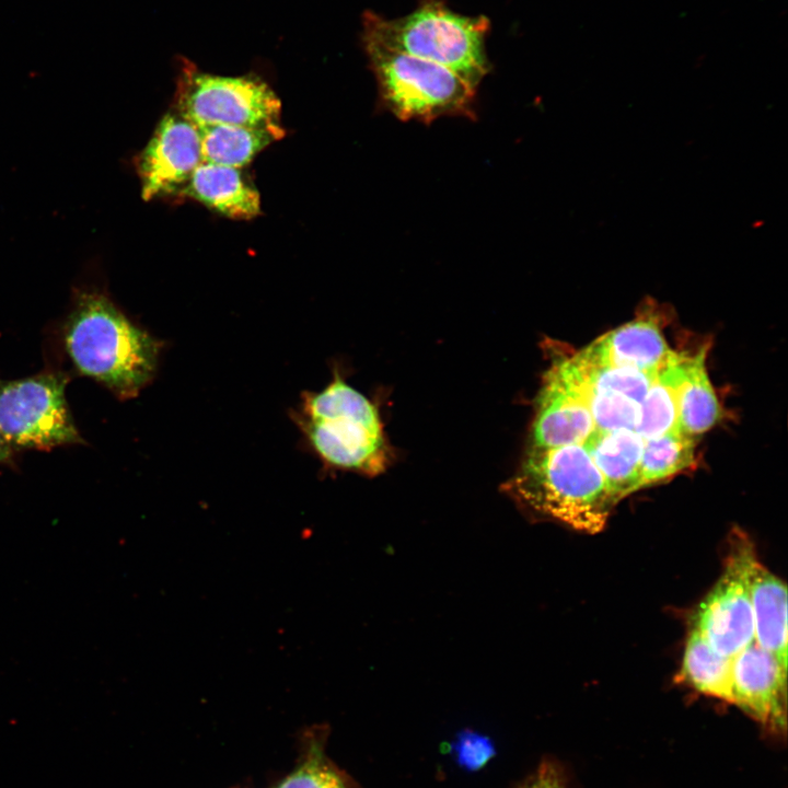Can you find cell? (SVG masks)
Masks as SVG:
<instances>
[{
    "label": "cell",
    "instance_id": "ba28073f",
    "mask_svg": "<svg viewBox=\"0 0 788 788\" xmlns=\"http://www.w3.org/2000/svg\"><path fill=\"white\" fill-rule=\"evenodd\" d=\"M757 560L753 544L735 535L721 576L693 618V628L729 658L754 642L751 582Z\"/></svg>",
    "mask_w": 788,
    "mask_h": 788
},
{
    "label": "cell",
    "instance_id": "277c9868",
    "mask_svg": "<svg viewBox=\"0 0 788 788\" xmlns=\"http://www.w3.org/2000/svg\"><path fill=\"white\" fill-rule=\"evenodd\" d=\"M298 420L327 464L369 475L385 470L387 450L376 407L339 375L323 391L303 396Z\"/></svg>",
    "mask_w": 788,
    "mask_h": 788
},
{
    "label": "cell",
    "instance_id": "ac0fdd59",
    "mask_svg": "<svg viewBox=\"0 0 788 788\" xmlns=\"http://www.w3.org/2000/svg\"><path fill=\"white\" fill-rule=\"evenodd\" d=\"M705 358V349L690 357L677 395V429L694 438L714 427L721 417L720 405L706 370Z\"/></svg>",
    "mask_w": 788,
    "mask_h": 788
},
{
    "label": "cell",
    "instance_id": "4fadbf2b",
    "mask_svg": "<svg viewBox=\"0 0 788 788\" xmlns=\"http://www.w3.org/2000/svg\"><path fill=\"white\" fill-rule=\"evenodd\" d=\"M181 192L232 219H252L260 213L258 192L235 167L201 162Z\"/></svg>",
    "mask_w": 788,
    "mask_h": 788
},
{
    "label": "cell",
    "instance_id": "3957f363",
    "mask_svg": "<svg viewBox=\"0 0 788 788\" xmlns=\"http://www.w3.org/2000/svg\"><path fill=\"white\" fill-rule=\"evenodd\" d=\"M485 16L455 13L438 2H428L397 19L367 12L363 37L389 48L441 65L474 88L489 71Z\"/></svg>",
    "mask_w": 788,
    "mask_h": 788
},
{
    "label": "cell",
    "instance_id": "30bf717a",
    "mask_svg": "<svg viewBox=\"0 0 788 788\" xmlns=\"http://www.w3.org/2000/svg\"><path fill=\"white\" fill-rule=\"evenodd\" d=\"M733 704L775 732L787 726V669L756 642L732 658Z\"/></svg>",
    "mask_w": 788,
    "mask_h": 788
},
{
    "label": "cell",
    "instance_id": "52a82bcc",
    "mask_svg": "<svg viewBox=\"0 0 788 788\" xmlns=\"http://www.w3.org/2000/svg\"><path fill=\"white\" fill-rule=\"evenodd\" d=\"M67 383L55 372L0 379V433L14 450L83 443L66 401Z\"/></svg>",
    "mask_w": 788,
    "mask_h": 788
},
{
    "label": "cell",
    "instance_id": "cb8c5ba5",
    "mask_svg": "<svg viewBox=\"0 0 788 788\" xmlns=\"http://www.w3.org/2000/svg\"><path fill=\"white\" fill-rule=\"evenodd\" d=\"M453 750L456 762L470 770L479 769L495 754L490 740L474 732L461 734L454 742Z\"/></svg>",
    "mask_w": 788,
    "mask_h": 788
},
{
    "label": "cell",
    "instance_id": "8992f818",
    "mask_svg": "<svg viewBox=\"0 0 788 788\" xmlns=\"http://www.w3.org/2000/svg\"><path fill=\"white\" fill-rule=\"evenodd\" d=\"M175 103L177 114L197 127L279 123L281 109L278 96L260 78L207 73L185 58L179 62Z\"/></svg>",
    "mask_w": 788,
    "mask_h": 788
},
{
    "label": "cell",
    "instance_id": "7a4b0ae2",
    "mask_svg": "<svg viewBox=\"0 0 788 788\" xmlns=\"http://www.w3.org/2000/svg\"><path fill=\"white\" fill-rule=\"evenodd\" d=\"M509 490L533 510L577 531H602L615 507L583 444L529 447Z\"/></svg>",
    "mask_w": 788,
    "mask_h": 788
},
{
    "label": "cell",
    "instance_id": "ffe728a7",
    "mask_svg": "<svg viewBox=\"0 0 788 788\" xmlns=\"http://www.w3.org/2000/svg\"><path fill=\"white\" fill-rule=\"evenodd\" d=\"M696 438L679 429L644 439L640 489L686 470L694 462Z\"/></svg>",
    "mask_w": 788,
    "mask_h": 788
},
{
    "label": "cell",
    "instance_id": "7402d4cb",
    "mask_svg": "<svg viewBox=\"0 0 788 788\" xmlns=\"http://www.w3.org/2000/svg\"><path fill=\"white\" fill-rule=\"evenodd\" d=\"M567 359L579 379L588 386L622 394L639 405L656 374L591 361L579 352Z\"/></svg>",
    "mask_w": 788,
    "mask_h": 788
},
{
    "label": "cell",
    "instance_id": "6da1fadb",
    "mask_svg": "<svg viewBox=\"0 0 788 788\" xmlns=\"http://www.w3.org/2000/svg\"><path fill=\"white\" fill-rule=\"evenodd\" d=\"M63 340L77 370L121 399L137 396L153 379L161 349L155 338L99 292L78 294Z\"/></svg>",
    "mask_w": 788,
    "mask_h": 788
},
{
    "label": "cell",
    "instance_id": "e0dca14e",
    "mask_svg": "<svg viewBox=\"0 0 788 788\" xmlns=\"http://www.w3.org/2000/svg\"><path fill=\"white\" fill-rule=\"evenodd\" d=\"M690 357L673 350L656 372L639 405L635 431L647 439L677 429V395Z\"/></svg>",
    "mask_w": 788,
    "mask_h": 788
},
{
    "label": "cell",
    "instance_id": "603a6c76",
    "mask_svg": "<svg viewBox=\"0 0 788 788\" xmlns=\"http://www.w3.org/2000/svg\"><path fill=\"white\" fill-rule=\"evenodd\" d=\"M308 738L302 762L276 788H351L349 779L325 754L324 728Z\"/></svg>",
    "mask_w": 788,
    "mask_h": 788
},
{
    "label": "cell",
    "instance_id": "9a60e30c",
    "mask_svg": "<svg viewBox=\"0 0 788 788\" xmlns=\"http://www.w3.org/2000/svg\"><path fill=\"white\" fill-rule=\"evenodd\" d=\"M751 599L754 642L773 653L787 669V588L758 560L752 575Z\"/></svg>",
    "mask_w": 788,
    "mask_h": 788
},
{
    "label": "cell",
    "instance_id": "d6986e66",
    "mask_svg": "<svg viewBox=\"0 0 788 788\" xmlns=\"http://www.w3.org/2000/svg\"><path fill=\"white\" fill-rule=\"evenodd\" d=\"M681 676L697 692L733 704L732 658L718 652L694 628L686 640Z\"/></svg>",
    "mask_w": 788,
    "mask_h": 788
},
{
    "label": "cell",
    "instance_id": "44dd1931",
    "mask_svg": "<svg viewBox=\"0 0 788 788\" xmlns=\"http://www.w3.org/2000/svg\"><path fill=\"white\" fill-rule=\"evenodd\" d=\"M555 364L583 398L596 430H635L639 404L622 394L588 386L576 374L567 358L557 361Z\"/></svg>",
    "mask_w": 788,
    "mask_h": 788
},
{
    "label": "cell",
    "instance_id": "7c38bea8",
    "mask_svg": "<svg viewBox=\"0 0 788 788\" xmlns=\"http://www.w3.org/2000/svg\"><path fill=\"white\" fill-rule=\"evenodd\" d=\"M671 352L658 323L636 318L602 335L579 354L591 361L654 374Z\"/></svg>",
    "mask_w": 788,
    "mask_h": 788
},
{
    "label": "cell",
    "instance_id": "2e32d148",
    "mask_svg": "<svg viewBox=\"0 0 788 788\" xmlns=\"http://www.w3.org/2000/svg\"><path fill=\"white\" fill-rule=\"evenodd\" d=\"M202 162L240 169L285 130L279 123L257 126L215 125L198 127Z\"/></svg>",
    "mask_w": 788,
    "mask_h": 788
},
{
    "label": "cell",
    "instance_id": "5b68a950",
    "mask_svg": "<svg viewBox=\"0 0 788 788\" xmlns=\"http://www.w3.org/2000/svg\"><path fill=\"white\" fill-rule=\"evenodd\" d=\"M383 107L401 120L473 118L475 90L452 70L363 37Z\"/></svg>",
    "mask_w": 788,
    "mask_h": 788
},
{
    "label": "cell",
    "instance_id": "484cf974",
    "mask_svg": "<svg viewBox=\"0 0 788 788\" xmlns=\"http://www.w3.org/2000/svg\"><path fill=\"white\" fill-rule=\"evenodd\" d=\"M14 453V449L5 441L0 433V463L9 462Z\"/></svg>",
    "mask_w": 788,
    "mask_h": 788
},
{
    "label": "cell",
    "instance_id": "8fae6325",
    "mask_svg": "<svg viewBox=\"0 0 788 788\" xmlns=\"http://www.w3.org/2000/svg\"><path fill=\"white\" fill-rule=\"evenodd\" d=\"M595 430L583 398L554 364L544 378L536 401L529 447L552 449L583 444Z\"/></svg>",
    "mask_w": 788,
    "mask_h": 788
},
{
    "label": "cell",
    "instance_id": "5bb4252c",
    "mask_svg": "<svg viewBox=\"0 0 788 788\" xmlns=\"http://www.w3.org/2000/svg\"><path fill=\"white\" fill-rule=\"evenodd\" d=\"M583 445L615 503L640 490L644 439L635 430H595Z\"/></svg>",
    "mask_w": 788,
    "mask_h": 788
},
{
    "label": "cell",
    "instance_id": "d4e9b609",
    "mask_svg": "<svg viewBox=\"0 0 788 788\" xmlns=\"http://www.w3.org/2000/svg\"><path fill=\"white\" fill-rule=\"evenodd\" d=\"M513 788H566V784L558 765L552 761H543L529 777Z\"/></svg>",
    "mask_w": 788,
    "mask_h": 788
},
{
    "label": "cell",
    "instance_id": "9c48e42d",
    "mask_svg": "<svg viewBox=\"0 0 788 788\" xmlns=\"http://www.w3.org/2000/svg\"><path fill=\"white\" fill-rule=\"evenodd\" d=\"M202 162L199 129L179 114H167L139 160L142 197L181 190Z\"/></svg>",
    "mask_w": 788,
    "mask_h": 788
}]
</instances>
